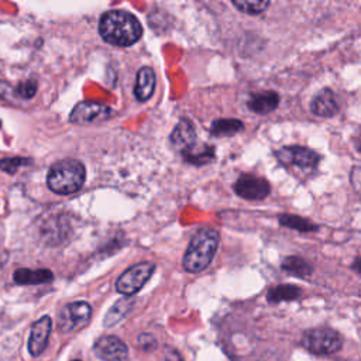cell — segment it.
<instances>
[{
    "label": "cell",
    "mask_w": 361,
    "mask_h": 361,
    "mask_svg": "<svg viewBox=\"0 0 361 361\" xmlns=\"http://www.w3.org/2000/svg\"><path fill=\"white\" fill-rule=\"evenodd\" d=\"M351 183H353L354 189L361 192V165L353 168V171H351Z\"/></svg>",
    "instance_id": "obj_27"
},
{
    "label": "cell",
    "mask_w": 361,
    "mask_h": 361,
    "mask_svg": "<svg viewBox=\"0 0 361 361\" xmlns=\"http://www.w3.org/2000/svg\"><path fill=\"white\" fill-rule=\"evenodd\" d=\"M172 144L180 151L188 149L193 144H196V133L193 124L188 118H182L173 128L171 134Z\"/></svg>",
    "instance_id": "obj_13"
},
{
    "label": "cell",
    "mask_w": 361,
    "mask_h": 361,
    "mask_svg": "<svg viewBox=\"0 0 361 361\" xmlns=\"http://www.w3.org/2000/svg\"><path fill=\"white\" fill-rule=\"evenodd\" d=\"M133 305H134L133 299H130V298H127V296L123 298V299H120V300H117V302L110 307V310L107 312L106 319H104V326H106V327H110V326L116 324L117 322H120V320L131 310Z\"/></svg>",
    "instance_id": "obj_19"
},
{
    "label": "cell",
    "mask_w": 361,
    "mask_h": 361,
    "mask_svg": "<svg viewBox=\"0 0 361 361\" xmlns=\"http://www.w3.org/2000/svg\"><path fill=\"white\" fill-rule=\"evenodd\" d=\"M47 182L55 193H75L85 182V166L76 159H62L51 166Z\"/></svg>",
    "instance_id": "obj_3"
},
{
    "label": "cell",
    "mask_w": 361,
    "mask_h": 361,
    "mask_svg": "<svg viewBox=\"0 0 361 361\" xmlns=\"http://www.w3.org/2000/svg\"><path fill=\"white\" fill-rule=\"evenodd\" d=\"M219 247V233L214 228H200L190 240L182 265L183 269L192 274L203 271L213 259Z\"/></svg>",
    "instance_id": "obj_2"
},
{
    "label": "cell",
    "mask_w": 361,
    "mask_h": 361,
    "mask_svg": "<svg viewBox=\"0 0 361 361\" xmlns=\"http://www.w3.org/2000/svg\"><path fill=\"white\" fill-rule=\"evenodd\" d=\"M300 289L293 285H278L268 290V302L278 303L282 300H293L300 296Z\"/></svg>",
    "instance_id": "obj_20"
},
{
    "label": "cell",
    "mask_w": 361,
    "mask_h": 361,
    "mask_svg": "<svg viewBox=\"0 0 361 361\" xmlns=\"http://www.w3.org/2000/svg\"><path fill=\"white\" fill-rule=\"evenodd\" d=\"M360 151H361V145H360Z\"/></svg>",
    "instance_id": "obj_30"
},
{
    "label": "cell",
    "mask_w": 361,
    "mask_h": 361,
    "mask_svg": "<svg viewBox=\"0 0 361 361\" xmlns=\"http://www.w3.org/2000/svg\"><path fill=\"white\" fill-rule=\"evenodd\" d=\"M235 193L247 200H261L271 192L268 180L254 175H243L234 183Z\"/></svg>",
    "instance_id": "obj_8"
},
{
    "label": "cell",
    "mask_w": 361,
    "mask_h": 361,
    "mask_svg": "<svg viewBox=\"0 0 361 361\" xmlns=\"http://www.w3.org/2000/svg\"><path fill=\"white\" fill-rule=\"evenodd\" d=\"M110 109L96 102H82L73 107L69 116V121L75 124H89L107 118Z\"/></svg>",
    "instance_id": "obj_9"
},
{
    "label": "cell",
    "mask_w": 361,
    "mask_h": 361,
    "mask_svg": "<svg viewBox=\"0 0 361 361\" xmlns=\"http://www.w3.org/2000/svg\"><path fill=\"white\" fill-rule=\"evenodd\" d=\"M13 279L17 285H39V283L52 281L54 274L45 268H39V269L20 268L14 272Z\"/></svg>",
    "instance_id": "obj_14"
},
{
    "label": "cell",
    "mask_w": 361,
    "mask_h": 361,
    "mask_svg": "<svg viewBox=\"0 0 361 361\" xmlns=\"http://www.w3.org/2000/svg\"><path fill=\"white\" fill-rule=\"evenodd\" d=\"M275 157L282 165L299 168H314L320 161V157L313 149L300 145L283 147L275 152Z\"/></svg>",
    "instance_id": "obj_7"
},
{
    "label": "cell",
    "mask_w": 361,
    "mask_h": 361,
    "mask_svg": "<svg viewBox=\"0 0 361 361\" xmlns=\"http://www.w3.org/2000/svg\"><path fill=\"white\" fill-rule=\"evenodd\" d=\"M310 110L320 117L334 116L338 111V104L334 93L330 89H323L322 92H319L310 103Z\"/></svg>",
    "instance_id": "obj_12"
},
{
    "label": "cell",
    "mask_w": 361,
    "mask_h": 361,
    "mask_svg": "<svg viewBox=\"0 0 361 361\" xmlns=\"http://www.w3.org/2000/svg\"><path fill=\"white\" fill-rule=\"evenodd\" d=\"M14 92H16V96H18V97L31 99L35 94V92H37V83L32 79L24 80L21 83H18V86L16 87Z\"/></svg>",
    "instance_id": "obj_24"
},
{
    "label": "cell",
    "mask_w": 361,
    "mask_h": 361,
    "mask_svg": "<svg viewBox=\"0 0 361 361\" xmlns=\"http://www.w3.org/2000/svg\"><path fill=\"white\" fill-rule=\"evenodd\" d=\"M137 344H138V347H141L142 350L151 351V350H154V348L157 347V340L154 338V336H151V334H148V333H142V334L138 336Z\"/></svg>",
    "instance_id": "obj_25"
},
{
    "label": "cell",
    "mask_w": 361,
    "mask_h": 361,
    "mask_svg": "<svg viewBox=\"0 0 361 361\" xmlns=\"http://www.w3.org/2000/svg\"><path fill=\"white\" fill-rule=\"evenodd\" d=\"M282 269L286 271L290 275L299 276V278H307L312 275L313 268L310 264H307L300 257H288L282 262Z\"/></svg>",
    "instance_id": "obj_18"
},
{
    "label": "cell",
    "mask_w": 361,
    "mask_h": 361,
    "mask_svg": "<svg viewBox=\"0 0 361 361\" xmlns=\"http://www.w3.org/2000/svg\"><path fill=\"white\" fill-rule=\"evenodd\" d=\"M164 358H165V361H183L180 354L175 348H172V347H165Z\"/></svg>",
    "instance_id": "obj_28"
},
{
    "label": "cell",
    "mask_w": 361,
    "mask_h": 361,
    "mask_svg": "<svg viewBox=\"0 0 361 361\" xmlns=\"http://www.w3.org/2000/svg\"><path fill=\"white\" fill-rule=\"evenodd\" d=\"M23 164V159L21 158H6V159H1L0 161V168L3 169V171H6V172H8V173H13V172H16V169H17V166H20Z\"/></svg>",
    "instance_id": "obj_26"
},
{
    "label": "cell",
    "mask_w": 361,
    "mask_h": 361,
    "mask_svg": "<svg viewBox=\"0 0 361 361\" xmlns=\"http://www.w3.org/2000/svg\"><path fill=\"white\" fill-rule=\"evenodd\" d=\"M183 159L192 165H204L214 158V147L193 144L188 149L182 151Z\"/></svg>",
    "instance_id": "obj_17"
},
{
    "label": "cell",
    "mask_w": 361,
    "mask_h": 361,
    "mask_svg": "<svg viewBox=\"0 0 361 361\" xmlns=\"http://www.w3.org/2000/svg\"><path fill=\"white\" fill-rule=\"evenodd\" d=\"M99 32L109 44L130 47L140 39L142 28L133 14L124 10H110L102 16Z\"/></svg>",
    "instance_id": "obj_1"
},
{
    "label": "cell",
    "mask_w": 361,
    "mask_h": 361,
    "mask_svg": "<svg viewBox=\"0 0 361 361\" xmlns=\"http://www.w3.org/2000/svg\"><path fill=\"white\" fill-rule=\"evenodd\" d=\"M0 126H1V121H0Z\"/></svg>",
    "instance_id": "obj_31"
},
{
    "label": "cell",
    "mask_w": 361,
    "mask_h": 361,
    "mask_svg": "<svg viewBox=\"0 0 361 361\" xmlns=\"http://www.w3.org/2000/svg\"><path fill=\"white\" fill-rule=\"evenodd\" d=\"M302 345L317 355H327L337 353L343 345L341 336L331 329L319 327L307 330L302 337Z\"/></svg>",
    "instance_id": "obj_4"
},
{
    "label": "cell",
    "mask_w": 361,
    "mask_h": 361,
    "mask_svg": "<svg viewBox=\"0 0 361 361\" xmlns=\"http://www.w3.org/2000/svg\"><path fill=\"white\" fill-rule=\"evenodd\" d=\"M155 89V75L148 66H144L137 73V83L134 87V94L140 102L148 100Z\"/></svg>",
    "instance_id": "obj_15"
},
{
    "label": "cell",
    "mask_w": 361,
    "mask_h": 361,
    "mask_svg": "<svg viewBox=\"0 0 361 361\" xmlns=\"http://www.w3.org/2000/svg\"><path fill=\"white\" fill-rule=\"evenodd\" d=\"M233 4L243 13L247 14H259L265 11L269 4V0H231Z\"/></svg>",
    "instance_id": "obj_23"
},
{
    "label": "cell",
    "mask_w": 361,
    "mask_h": 361,
    "mask_svg": "<svg viewBox=\"0 0 361 361\" xmlns=\"http://www.w3.org/2000/svg\"><path fill=\"white\" fill-rule=\"evenodd\" d=\"M92 307L87 302H72L63 306L58 316L61 333H72L85 327L90 322Z\"/></svg>",
    "instance_id": "obj_6"
},
{
    "label": "cell",
    "mask_w": 361,
    "mask_h": 361,
    "mask_svg": "<svg viewBox=\"0 0 361 361\" xmlns=\"http://www.w3.org/2000/svg\"><path fill=\"white\" fill-rule=\"evenodd\" d=\"M154 269H155V264L149 261L138 262L130 267L127 271H124L118 276L116 282L117 292L123 293L124 296H133L147 283V281L154 274Z\"/></svg>",
    "instance_id": "obj_5"
},
{
    "label": "cell",
    "mask_w": 361,
    "mask_h": 361,
    "mask_svg": "<svg viewBox=\"0 0 361 361\" xmlns=\"http://www.w3.org/2000/svg\"><path fill=\"white\" fill-rule=\"evenodd\" d=\"M244 124L237 118H219L212 123L210 133L216 137L220 135H231L243 130Z\"/></svg>",
    "instance_id": "obj_21"
},
{
    "label": "cell",
    "mask_w": 361,
    "mask_h": 361,
    "mask_svg": "<svg viewBox=\"0 0 361 361\" xmlns=\"http://www.w3.org/2000/svg\"><path fill=\"white\" fill-rule=\"evenodd\" d=\"M279 223L285 227H289V228H293V230H298L300 233H309V231H314L317 230V226L313 224L312 221L303 219V217H299V216H295V214H282L279 217Z\"/></svg>",
    "instance_id": "obj_22"
},
{
    "label": "cell",
    "mask_w": 361,
    "mask_h": 361,
    "mask_svg": "<svg viewBox=\"0 0 361 361\" xmlns=\"http://www.w3.org/2000/svg\"><path fill=\"white\" fill-rule=\"evenodd\" d=\"M93 351L104 361H123L128 355L127 345L116 336H103L97 338Z\"/></svg>",
    "instance_id": "obj_10"
},
{
    "label": "cell",
    "mask_w": 361,
    "mask_h": 361,
    "mask_svg": "<svg viewBox=\"0 0 361 361\" xmlns=\"http://www.w3.org/2000/svg\"><path fill=\"white\" fill-rule=\"evenodd\" d=\"M279 103V96L275 92H262L255 93L248 100V107L251 111L258 114H265L276 109Z\"/></svg>",
    "instance_id": "obj_16"
},
{
    "label": "cell",
    "mask_w": 361,
    "mask_h": 361,
    "mask_svg": "<svg viewBox=\"0 0 361 361\" xmlns=\"http://www.w3.org/2000/svg\"><path fill=\"white\" fill-rule=\"evenodd\" d=\"M351 268H353L357 274L361 275V257H358V258L354 259V262L351 264Z\"/></svg>",
    "instance_id": "obj_29"
},
{
    "label": "cell",
    "mask_w": 361,
    "mask_h": 361,
    "mask_svg": "<svg viewBox=\"0 0 361 361\" xmlns=\"http://www.w3.org/2000/svg\"><path fill=\"white\" fill-rule=\"evenodd\" d=\"M51 329L52 320L49 316H42L32 324L28 338V351L31 355L38 357L45 350L48 337L51 334Z\"/></svg>",
    "instance_id": "obj_11"
}]
</instances>
